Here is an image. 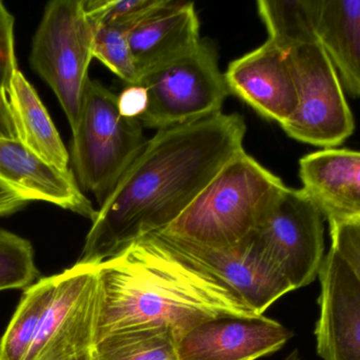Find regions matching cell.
Wrapping results in <instances>:
<instances>
[{
    "label": "cell",
    "instance_id": "obj_14",
    "mask_svg": "<svg viewBox=\"0 0 360 360\" xmlns=\"http://www.w3.org/2000/svg\"><path fill=\"white\" fill-rule=\"evenodd\" d=\"M0 182L31 201H44L94 221L97 211L76 181L73 171L42 162L22 143L0 137Z\"/></svg>",
    "mask_w": 360,
    "mask_h": 360
},
{
    "label": "cell",
    "instance_id": "obj_21",
    "mask_svg": "<svg viewBox=\"0 0 360 360\" xmlns=\"http://www.w3.org/2000/svg\"><path fill=\"white\" fill-rule=\"evenodd\" d=\"M55 285L56 275L41 278L27 287L0 340V360H25L54 293Z\"/></svg>",
    "mask_w": 360,
    "mask_h": 360
},
{
    "label": "cell",
    "instance_id": "obj_9",
    "mask_svg": "<svg viewBox=\"0 0 360 360\" xmlns=\"http://www.w3.org/2000/svg\"><path fill=\"white\" fill-rule=\"evenodd\" d=\"M96 266L76 263L56 275L50 304L25 360H73L94 346L98 315Z\"/></svg>",
    "mask_w": 360,
    "mask_h": 360
},
{
    "label": "cell",
    "instance_id": "obj_18",
    "mask_svg": "<svg viewBox=\"0 0 360 360\" xmlns=\"http://www.w3.org/2000/svg\"><path fill=\"white\" fill-rule=\"evenodd\" d=\"M18 141L38 159L58 169L70 171L69 152L48 110L22 72L17 68L8 90Z\"/></svg>",
    "mask_w": 360,
    "mask_h": 360
},
{
    "label": "cell",
    "instance_id": "obj_4",
    "mask_svg": "<svg viewBox=\"0 0 360 360\" xmlns=\"http://www.w3.org/2000/svg\"><path fill=\"white\" fill-rule=\"evenodd\" d=\"M137 118L120 113L118 97L99 80L86 85L71 146L72 166L82 192L103 204L147 139Z\"/></svg>",
    "mask_w": 360,
    "mask_h": 360
},
{
    "label": "cell",
    "instance_id": "obj_26",
    "mask_svg": "<svg viewBox=\"0 0 360 360\" xmlns=\"http://www.w3.org/2000/svg\"><path fill=\"white\" fill-rule=\"evenodd\" d=\"M15 18L0 1V88L8 90L17 66L14 40Z\"/></svg>",
    "mask_w": 360,
    "mask_h": 360
},
{
    "label": "cell",
    "instance_id": "obj_29",
    "mask_svg": "<svg viewBox=\"0 0 360 360\" xmlns=\"http://www.w3.org/2000/svg\"><path fill=\"white\" fill-rule=\"evenodd\" d=\"M29 201L0 182V218L8 217L27 206Z\"/></svg>",
    "mask_w": 360,
    "mask_h": 360
},
{
    "label": "cell",
    "instance_id": "obj_16",
    "mask_svg": "<svg viewBox=\"0 0 360 360\" xmlns=\"http://www.w3.org/2000/svg\"><path fill=\"white\" fill-rule=\"evenodd\" d=\"M128 37L141 77L176 61L201 42L194 4L171 0L164 10L131 29Z\"/></svg>",
    "mask_w": 360,
    "mask_h": 360
},
{
    "label": "cell",
    "instance_id": "obj_31",
    "mask_svg": "<svg viewBox=\"0 0 360 360\" xmlns=\"http://www.w3.org/2000/svg\"><path fill=\"white\" fill-rule=\"evenodd\" d=\"M73 360H89V353L86 355H84V356L79 357V359H76Z\"/></svg>",
    "mask_w": 360,
    "mask_h": 360
},
{
    "label": "cell",
    "instance_id": "obj_25",
    "mask_svg": "<svg viewBox=\"0 0 360 360\" xmlns=\"http://www.w3.org/2000/svg\"><path fill=\"white\" fill-rule=\"evenodd\" d=\"M331 247L354 272L360 283V218L330 222Z\"/></svg>",
    "mask_w": 360,
    "mask_h": 360
},
{
    "label": "cell",
    "instance_id": "obj_7",
    "mask_svg": "<svg viewBox=\"0 0 360 360\" xmlns=\"http://www.w3.org/2000/svg\"><path fill=\"white\" fill-rule=\"evenodd\" d=\"M298 106L281 126L292 139L323 149L336 148L354 132V116L340 76L319 42L288 52Z\"/></svg>",
    "mask_w": 360,
    "mask_h": 360
},
{
    "label": "cell",
    "instance_id": "obj_3",
    "mask_svg": "<svg viewBox=\"0 0 360 360\" xmlns=\"http://www.w3.org/2000/svg\"><path fill=\"white\" fill-rule=\"evenodd\" d=\"M287 186L245 149L231 159L190 206L162 232L209 247L251 236Z\"/></svg>",
    "mask_w": 360,
    "mask_h": 360
},
{
    "label": "cell",
    "instance_id": "obj_5",
    "mask_svg": "<svg viewBox=\"0 0 360 360\" xmlns=\"http://www.w3.org/2000/svg\"><path fill=\"white\" fill-rule=\"evenodd\" d=\"M93 36L94 23L84 0H54L46 4L32 42V69L56 95L72 131L90 80Z\"/></svg>",
    "mask_w": 360,
    "mask_h": 360
},
{
    "label": "cell",
    "instance_id": "obj_11",
    "mask_svg": "<svg viewBox=\"0 0 360 360\" xmlns=\"http://www.w3.org/2000/svg\"><path fill=\"white\" fill-rule=\"evenodd\" d=\"M316 351L323 360H360V283L342 256L330 247L319 271Z\"/></svg>",
    "mask_w": 360,
    "mask_h": 360
},
{
    "label": "cell",
    "instance_id": "obj_8",
    "mask_svg": "<svg viewBox=\"0 0 360 360\" xmlns=\"http://www.w3.org/2000/svg\"><path fill=\"white\" fill-rule=\"evenodd\" d=\"M325 216L304 190L287 187L253 232L294 289L319 277L325 259Z\"/></svg>",
    "mask_w": 360,
    "mask_h": 360
},
{
    "label": "cell",
    "instance_id": "obj_6",
    "mask_svg": "<svg viewBox=\"0 0 360 360\" xmlns=\"http://www.w3.org/2000/svg\"><path fill=\"white\" fill-rule=\"evenodd\" d=\"M139 85L149 99L139 122L158 130L220 113L230 94L216 51L202 40L188 54L143 74Z\"/></svg>",
    "mask_w": 360,
    "mask_h": 360
},
{
    "label": "cell",
    "instance_id": "obj_10",
    "mask_svg": "<svg viewBox=\"0 0 360 360\" xmlns=\"http://www.w3.org/2000/svg\"><path fill=\"white\" fill-rule=\"evenodd\" d=\"M186 261L215 277L240 296L258 315L279 298L295 291L271 261L254 234L233 247H209L164 232H155Z\"/></svg>",
    "mask_w": 360,
    "mask_h": 360
},
{
    "label": "cell",
    "instance_id": "obj_20",
    "mask_svg": "<svg viewBox=\"0 0 360 360\" xmlns=\"http://www.w3.org/2000/svg\"><path fill=\"white\" fill-rule=\"evenodd\" d=\"M176 336L168 328H137L96 342L89 360H179Z\"/></svg>",
    "mask_w": 360,
    "mask_h": 360
},
{
    "label": "cell",
    "instance_id": "obj_28",
    "mask_svg": "<svg viewBox=\"0 0 360 360\" xmlns=\"http://www.w3.org/2000/svg\"><path fill=\"white\" fill-rule=\"evenodd\" d=\"M0 137L18 141L16 124L11 108L8 91L0 88Z\"/></svg>",
    "mask_w": 360,
    "mask_h": 360
},
{
    "label": "cell",
    "instance_id": "obj_17",
    "mask_svg": "<svg viewBox=\"0 0 360 360\" xmlns=\"http://www.w3.org/2000/svg\"><path fill=\"white\" fill-rule=\"evenodd\" d=\"M316 32L340 82L360 97V0H319Z\"/></svg>",
    "mask_w": 360,
    "mask_h": 360
},
{
    "label": "cell",
    "instance_id": "obj_13",
    "mask_svg": "<svg viewBox=\"0 0 360 360\" xmlns=\"http://www.w3.org/2000/svg\"><path fill=\"white\" fill-rule=\"evenodd\" d=\"M224 80L230 93L281 126L295 114L297 89L288 53L270 39L233 61Z\"/></svg>",
    "mask_w": 360,
    "mask_h": 360
},
{
    "label": "cell",
    "instance_id": "obj_22",
    "mask_svg": "<svg viewBox=\"0 0 360 360\" xmlns=\"http://www.w3.org/2000/svg\"><path fill=\"white\" fill-rule=\"evenodd\" d=\"M37 276L31 242L0 228V292L31 287Z\"/></svg>",
    "mask_w": 360,
    "mask_h": 360
},
{
    "label": "cell",
    "instance_id": "obj_12",
    "mask_svg": "<svg viewBox=\"0 0 360 360\" xmlns=\"http://www.w3.org/2000/svg\"><path fill=\"white\" fill-rule=\"evenodd\" d=\"M293 332L264 315L205 321L177 342L179 360H256L281 350Z\"/></svg>",
    "mask_w": 360,
    "mask_h": 360
},
{
    "label": "cell",
    "instance_id": "obj_27",
    "mask_svg": "<svg viewBox=\"0 0 360 360\" xmlns=\"http://www.w3.org/2000/svg\"><path fill=\"white\" fill-rule=\"evenodd\" d=\"M117 97L120 113L127 118L139 120L147 111L149 99L147 90L141 85L127 87Z\"/></svg>",
    "mask_w": 360,
    "mask_h": 360
},
{
    "label": "cell",
    "instance_id": "obj_15",
    "mask_svg": "<svg viewBox=\"0 0 360 360\" xmlns=\"http://www.w3.org/2000/svg\"><path fill=\"white\" fill-rule=\"evenodd\" d=\"M300 177L326 221L360 218V151L330 148L307 154Z\"/></svg>",
    "mask_w": 360,
    "mask_h": 360
},
{
    "label": "cell",
    "instance_id": "obj_24",
    "mask_svg": "<svg viewBox=\"0 0 360 360\" xmlns=\"http://www.w3.org/2000/svg\"><path fill=\"white\" fill-rule=\"evenodd\" d=\"M170 2L171 0H84V6L93 23L130 31L164 10Z\"/></svg>",
    "mask_w": 360,
    "mask_h": 360
},
{
    "label": "cell",
    "instance_id": "obj_23",
    "mask_svg": "<svg viewBox=\"0 0 360 360\" xmlns=\"http://www.w3.org/2000/svg\"><path fill=\"white\" fill-rule=\"evenodd\" d=\"M128 33V30L122 27L94 23L93 57L107 66L128 86H132L139 84L141 76L133 58Z\"/></svg>",
    "mask_w": 360,
    "mask_h": 360
},
{
    "label": "cell",
    "instance_id": "obj_1",
    "mask_svg": "<svg viewBox=\"0 0 360 360\" xmlns=\"http://www.w3.org/2000/svg\"><path fill=\"white\" fill-rule=\"evenodd\" d=\"M247 125L214 114L158 130L97 211L77 263L97 266L173 223L243 149Z\"/></svg>",
    "mask_w": 360,
    "mask_h": 360
},
{
    "label": "cell",
    "instance_id": "obj_2",
    "mask_svg": "<svg viewBox=\"0 0 360 360\" xmlns=\"http://www.w3.org/2000/svg\"><path fill=\"white\" fill-rule=\"evenodd\" d=\"M96 268L94 345L137 328H168L179 340L211 319L259 316L230 287L188 263L155 234L135 241Z\"/></svg>",
    "mask_w": 360,
    "mask_h": 360
},
{
    "label": "cell",
    "instance_id": "obj_19",
    "mask_svg": "<svg viewBox=\"0 0 360 360\" xmlns=\"http://www.w3.org/2000/svg\"><path fill=\"white\" fill-rule=\"evenodd\" d=\"M257 8L268 29V39L285 52L319 42V0H260Z\"/></svg>",
    "mask_w": 360,
    "mask_h": 360
},
{
    "label": "cell",
    "instance_id": "obj_30",
    "mask_svg": "<svg viewBox=\"0 0 360 360\" xmlns=\"http://www.w3.org/2000/svg\"><path fill=\"white\" fill-rule=\"evenodd\" d=\"M283 360H302V356H300L297 349H296V350L292 351V352L290 353V354Z\"/></svg>",
    "mask_w": 360,
    "mask_h": 360
}]
</instances>
